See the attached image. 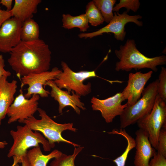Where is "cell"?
<instances>
[{
  "label": "cell",
  "instance_id": "5bb4252c",
  "mask_svg": "<svg viewBox=\"0 0 166 166\" xmlns=\"http://www.w3.org/2000/svg\"><path fill=\"white\" fill-rule=\"evenodd\" d=\"M48 85L51 89L50 95L51 97L58 103V112L62 113L63 109L66 107L69 106L72 107L78 114H80V108L83 110L86 109L84 104L81 101V97L76 94L73 91H72V95L67 91H65L58 87L53 80L47 81L45 86Z\"/></svg>",
  "mask_w": 166,
  "mask_h": 166
},
{
  "label": "cell",
  "instance_id": "ba28073f",
  "mask_svg": "<svg viewBox=\"0 0 166 166\" xmlns=\"http://www.w3.org/2000/svg\"><path fill=\"white\" fill-rule=\"evenodd\" d=\"M126 11L121 14L118 12L114 13L112 20L105 26L99 30L92 32L81 33L78 36L80 38H91L104 33H112L115 38L117 40L123 41L126 36V32L125 26L129 22H133L139 26H143V22L139 19L142 17L139 15H130L127 14Z\"/></svg>",
  "mask_w": 166,
  "mask_h": 166
},
{
  "label": "cell",
  "instance_id": "5b68a950",
  "mask_svg": "<svg viewBox=\"0 0 166 166\" xmlns=\"http://www.w3.org/2000/svg\"><path fill=\"white\" fill-rule=\"evenodd\" d=\"M159 80L150 83L144 89L142 97L133 105L128 106L120 116V127L124 128L137 121L152 111L157 95Z\"/></svg>",
  "mask_w": 166,
  "mask_h": 166
},
{
  "label": "cell",
  "instance_id": "6da1fadb",
  "mask_svg": "<svg viewBox=\"0 0 166 166\" xmlns=\"http://www.w3.org/2000/svg\"><path fill=\"white\" fill-rule=\"evenodd\" d=\"M10 53L8 63L20 80L30 74L47 71L50 69L51 52L42 40L21 41Z\"/></svg>",
  "mask_w": 166,
  "mask_h": 166
},
{
  "label": "cell",
  "instance_id": "4316f807",
  "mask_svg": "<svg viewBox=\"0 0 166 166\" xmlns=\"http://www.w3.org/2000/svg\"><path fill=\"white\" fill-rule=\"evenodd\" d=\"M157 150V152L166 158V126L162 127L159 133Z\"/></svg>",
  "mask_w": 166,
  "mask_h": 166
},
{
  "label": "cell",
  "instance_id": "cb8c5ba5",
  "mask_svg": "<svg viewBox=\"0 0 166 166\" xmlns=\"http://www.w3.org/2000/svg\"><path fill=\"white\" fill-rule=\"evenodd\" d=\"M81 146L75 147L73 154L67 155L63 153L59 156L54 158L49 166H75V158L83 148Z\"/></svg>",
  "mask_w": 166,
  "mask_h": 166
},
{
  "label": "cell",
  "instance_id": "1f68e13d",
  "mask_svg": "<svg viewBox=\"0 0 166 166\" xmlns=\"http://www.w3.org/2000/svg\"><path fill=\"white\" fill-rule=\"evenodd\" d=\"M20 163L22 164V166H30L26 155L22 157Z\"/></svg>",
  "mask_w": 166,
  "mask_h": 166
},
{
  "label": "cell",
  "instance_id": "44dd1931",
  "mask_svg": "<svg viewBox=\"0 0 166 166\" xmlns=\"http://www.w3.org/2000/svg\"><path fill=\"white\" fill-rule=\"evenodd\" d=\"M116 134L123 136L127 142V147L123 153L113 160L117 166H125L126 161L129 152L136 146L135 140L129 135L124 129L117 130Z\"/></svg>",
  "mask_w": 166,
  "mask_h": 166
},
{
  "label": "cell",
  "instance_id": "e0dca14e",
  "mask_svg": "<svg viewBox=\"0 0 166 166\" xmlns=\"http://www.w3.org/2000/svg\"><path fill=\"white\" fill-rule=\"evenodd\" d=\"M41 0H15L11 12L12 16L22 22L26 20L32 18L37 12L38 5Z\"/></svg>",
  "mask_w": 166,
  "mask_h": 166
},
{
  "label": "cell",
  "instance_id": "8fae6325",
  "mask_svg": "<svg viewBox=\"0 0 166 166\" xmlns=\"http://www.w3.org/2000/svg\"><path fill=\"white\" fill-rule=\"evenodd\" d=\"M125 100L121 93L119 92L105 99L93 97L91 102L92 109L100 111L105 122L109 123L112 122L116 116H120L127 106L126 103L122 104Z\"/></svg>",
  "mask_w": 166,
  "mask_h": 166
},
{
  "label": "cell",
  "instance_id": "9c48e42d",
  "mask_svg": "<svg viewBox=\"0 0 166 166\" xmlns=\"http://www.w3.org/2000/svg\"><path fill=\"white\" fill-rule=\"evenodd\" d=\"M19 92L7 110L9 124L16 121L22 123L24 120L33 116L38 108V101L40 98L39 95H33L30 98L27 99L22 89Z\"/></svg>",
  "mask_w": 166,
  "mask_h": 166
},
{
  "label": "cell",
  "instance_id": "4dcf8cb0",
  "mask_svg": "<svg viewBox=\"0 0 166 166\" xmlns=\"http://www.w3.org/2000/svg\"><path fill=\"white\" fill-rule=\"evenodd\" d=\"M13 2L12 0H0V4L5 6L7 10L10 11L12 8Z\"/></svg>",
  "mask_w": 166,
  "mask_h": 166
},
{
  "label": "cell",
  "instance_id": "8992f818",
  "mask_svg": "<svg viewBox=\"0 0 166 166\" xmlns=\"http://www.w3.org/2000/svg\"><path fill=\"white\" fill-rule=\"evenodd\" d=\"M62 70L55 79L53 80L57 86L61 89H65L68 93L73 91L81 97L85 96L91 91V84H84L86 79L97 77L94 71H81L75 72L65 62L61 63Z\"/></svg>",
  "mask_w": 166,
  "mask_h": 166
},
{
  "label": "cell",
  "instance_id": "52a82bcc",
  "mask_svg": "<svg viewBox=\"0 0 166 166\" xmlns=\"http://www.w3.org/2000/svg\"><path fill=\"white\" fill-rule=\"evenodd\" d=\"M136 123L139 129L147 133L152 146L157 150L159 133L162 127L166 126V102L158 94L151 112Z\"/></svg>",
  "mask_w": 166,
  "mask_h": 166
},
{
  "label": "cell",
  "instance_id": "484cf974",
  "mask_svg": "<svg viewBox=\"0 0 166 166\" xmlns=\"http://www.w3.org/2000/svg\"><path fill=\"white\" fill-rule=\"evenodd\" d=\"M158 80V94L166 102V69L164 67H161Z\"/></svg>",
  "mask_w": 166,
  "mask_h": 166
},
{
  "label": "cell",
  "instance_id": "603a6c76",
  "mask_svg": "<svg viewBox=\"0 0 166 166\" xmlns=\"http://www.w3.org/2000/svg\"><path fill=\"white\" fill-rule=\"evenodd\" d=\"M85 14L89 23L92 26H97L105 21L100 11L93 1L89 2L86 6Z\"/></svg>",
  "mask_w": 166,
  "mask_h": 166
},
{
  "label": "cell",
  "instance_id": "2e32d148",
  "mask_svg": "<svg viewBox=\"0 0 166 166\" xmlns=\"http://www.w3.org/2000/svg\"><path fill=\"white\" fill-rule=\"evenodd\" d=\"M7 78L6 77L2 76L0 78V125L14 100L18 86L17 81L13 80L9 82Z\"/></svg>",
  "mask_w": 166,
  "mask_h": 166
},
{
  "label": "cell",
  "instance_id": "7c38bea8",
  "mask_svg": "<svg viewBox=\"0 0 166 166\" xmlns=\"http://www.w3.org/2000/svg\"><path fill=\"white\" fill-rule=\"evenodd\" d=\"M22 23L19 20L14 17L3 23L0 27V52L10 53L20 42Z\"/></svg>",
  "mask_w": 166,
  "mask_h": 166
},
{
  "label": "cell",
  "instance_id": "d6a6232c",
  "mask_svg": "<svg viewBox=\"0 0 166 166\" xmlns=\"http://www.w3.org/2000/svg\"><path fill=\"white\" fill-rule=\"evenodd\" d=\"M17 165L14 162H13V164L11 166H15Z\"/></svg>",
  "mask_w": 166,
  "mask_h": 166
},
{
  "label": "cell",
  "instance_id": "7402d4cb",
  "mask_svg": "<svg viewBox=\"0 0 166 166\" xmlns=\"http://www.w3.org/2000/svg\"><path fill=\"white\" fill-rule=\"evenodd\" d=\"M95 5L100 11L105 21L108 23L113 19V8L116 0H93Z\"/></svg>",
  "mask_w": 166,
  "mask_h": 166
},
{
  "label": "cell",
  "instance_id": "ac0fdd59",
  "mask_svg": "<svg viewBox=\"0 0 166 166\" xmlns=\"http://www.w3.org/2000/svg\"><path fill=\"white\" fill-rule=\"evenodd\" d=\"M62 153L55 149L49 154H43L39 146L27 151L26 156L30 166H47L49 161L61 155Z\"/></svg>",
  "mask_w": 166,
  "mask_h": 166
},
{
  "label": "cell",
  "instance_id": "83f0119b",
  "mask_svg": "<svg viewBox=\"0 0 166 166\" xmlns=\"http://www.w3.org/2000/svg\"><path fill=\"white\" fill-rule=\"evenodd\" d=\"M149 164L150 166H166V158L156 152L151 158Z\"/></svg>",
  "mask_w": 166,
  "mask_h": 166
},
{
  "label": "cell",
  "instance_id": "f546056e",
  "mask_svg": "<svg viewBox=\"0 0 166 166\" xmlns=\"http://www.w3.org/2000/svg\"><path fill=\"white\" fill-rule=\"evenodd\" d=\"M12 17L11 11L2 10L0 7V27L5 21Z\"/></svg>",
  "mask_w": 166,
  "mask_h": 166
},
{
  "label": "cell",
  "instance_id": "d4e9b609",
  "mask_svg": "<svg viewBox=\"0 0 166 166\" xmlns=\"http://www.w3.org/2000/svg\"><path fill=\"white\" fill-rule=\"evenodd\" d=\"M140 2L138 0H120L119 3L116 4L113 8V11L118 12L122 8L126 9L128 12L131 10L135 12L140 8Z\"/></svg>",
  "mask_w": 166,
  "mask_h": 166
},
{
  "label": "cell",
  "instance_id": "30bf717a",
  "mask_svg": "<svg viewBox=\"0 0 166 166\" xmlns=\"http://www.w3.org/2000/svg\"><path fill=\"white\" fill-rule=\"evenodd\" d=\"M62 71L57 67L53 68L51 71L38 73H32L22 77L20 81L22 89L25 85L28 86L27 92L24 94L25 97L29 99L33 95H38L42 98L47 97L50 92L44 88L46 82L56 79Z\"/></svg>",
  "mask_w": 166,
  "mask_h": 166
},
{
  "label": "cell",
  "instance_id": "9a60e30c",
  "mask_svg": "<svg viewBox=\"0 0 166 166\" xmlns=\"http://www.w3.org/2000/svg\"><path fill=\"white\" fill-rule=\"evenodd\" d=\"M136 150L134 156L135 166H150V160L156 153L152 146L147 133L139 129L136 132Z\"/></svg>",
  "mask_w": 166,
  "mask_h": 166
},
{
  "label": "cell",
  "instance_id": "277c9868",
  "mask_svg": "<svg viewBox=\"0 0 166 166\" xmlns=\"http://www.w3.org/2000/svg\"><path fill=\"white\" fill-rule=\"evenodd\" d=\"M33 131L25 124L23 126L18 125L16 131H10L14 142L7 156L13 157L14 162L17 164L20 163L22 157L26 155L28 149L30 148L39 146L41 144L45 151H49L52 148L45 137L38 131Z\"/></svg>",
  "mask_w": 166,
  "mask_h": 166
},
{
  "label": "cell",
  "instance_id": "7a4b0ae2",
  "mask_svg": "<svg viewBox=\"0 0 166 166\" xmlns=\"http://www.w3.org/2000/svg\"><path fill=\"white\" fill-rule=\"evenodd\" d=\"M114 52L119 60L115 65L117 71L148 68L156 72L158 71L157 66L166 64L165 55L148 57L144 55L137 49L133 39L127 40L124 45H121L119 49L115 50Z\"/></svg>",
  "mask_w": 166,
  "mask_h": 166
},
{
  "label": "cell",
  "instance_id": "3957f363",
  "mask_svg": "<svg viewBox=\"0 0 166 166\" xmlns=\"http://www.w3.org/2000/svg\"><path fill=\"white\" fill-rule=\"evenodd\" d=\"M37 111L41 117L38 119L34 116L24 120L22 123L27 125L32 130L41 132L47 139L51 148L55 146V143L64 142L71 144L74 147L80 146L78 144L64 139L62 132L66 130L75 132L77 129L73 127V123L61 124L53 120L43 109L38 108Z\"/></svg>",
  "mask_w": 166,
  "mask_h": 166
},
{
  "label": "cell",
  "instance_id": "4fadbf2b",
  "mask_svg": "<svg viewBox=\"0 0 166 166\" xmlns=\"http://www.w3.org/2000/svg\"><path fill=\"white\" fill-rule=\"evenodd\" d=\"M153 71L143 73L141 71L130 73L127 85L121 93L128 106L133 105L140 99L145 85L151 78Z\"/></svg>",
  "mask_w": 166,
  "mask_h": 166
},
{
  "label": "cell",
  "instance_id": "f1b7e54d",
  "mask_svg": "<svg viewBox=\"0 0 166 166\" xmlns=\"http://www.w3.org/2000/svg\"><path fill=\"white\" fill-rule=\"evenodd\" d=\"M5 61L3 56L0 53V78L2 76H5L8 77L11 75V72L5 69Z\"/></svg>",
  "mask_w": 166,
  "mask_h": 166
},
{
  "label": "cell",
  "instance_id": "ffe728a7",
  "mask_svg": "<svg viewBox=\"0 0 166 166\" xmlns=\"http://www.w3.org/2000/svg\"><path fill=\"white\" fill-rule=\"evenodd\" d=\"M39 25L32 18L27 19L22 22L20 32L21 41L37 40L39 39Z\"/></svg>",
  "mask_w": 166,
  "mask_h": 166
},
{
  "label": "cell",
  "instance_id": "d6986e66",
  "mask_svg": "<svg viewBox=\"0 0 166 166\" xmlns=\"http://www.w3.org/2000/svg\"><path fill=\"white\" fill-rule=\"evenodd\" d=\"M62 27L67 29L77 28L80 31L84 32L89 27L88 20L85 14L77 16L64 14L62 16Z\"/></svg>",
  "mask_w": 166,
  "mask_h": 166
}]
</instances>
